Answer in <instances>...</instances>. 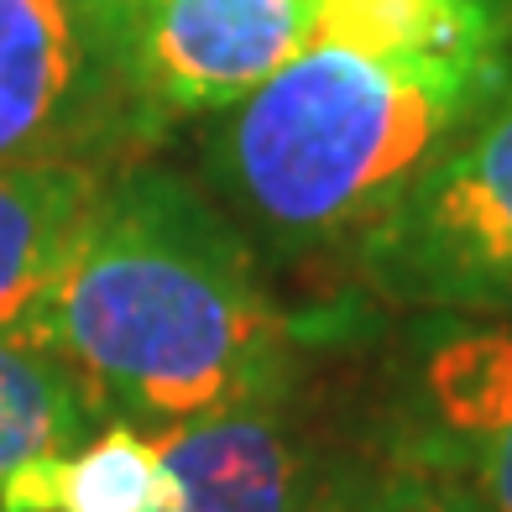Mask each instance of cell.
Returning <instances> with one entry per match:
<instances>
[{
	"label": "cell",
	"instance_id": "4fadbf2b",
	"mask_svg": "<svg viewBox=\"0 0 512 512\" xmlns=\"http://www.w3.org/2000/svg\"><path fill=\"white\" fill-rule=\"evenodd\" d=\"M340 512H439V507L418 502V497H403V492H392V486L361 476V465H356V455H351V476H345Z\"/></svg>",
	"mask_w": 512,
	"mask_h": 512
},
{
	"label": "cell",
	"instance_id": "5b68a950",
	"mask_svg": "<svg viewBox=\"0 0 512 512\" xmlns=\"http://www.w3.org/2000/svg\"><path fill=\"white\" fill-rule=\"evenodd\" d=\"M356 465L439 512H512V330L434 345Z\"/></svg>",
	"mask_w": 512,
	"mask_h": 512
},
{
	"label": "cell",
	"instance_id": "52a82bcc",
	"mask_svg": "<svg viewBox=\"0 0 512 512\" xmlns=\"http://www.w3.org/2000/svg\"><path fill=\"white\" fill-rule=\"evenodd\" d=\"M152 439L168 471L157 512H340L356 455L298 413L293 377Z\"/></svg>",
	"mask_w": 512,
	"mask_h": 512
},
{
	"label": "cell",
	"instance_id": "ba28073f",
	"mask_svg": "<svg viewBox=\"0 0 512 512\" xmlns=\"http://www.w3.org/2000/svg\"><path fill=\"white\" fill-rule=\"evenodd\" d=\"M110 173L100 162H0V330L42 335Z\"/></svg>",
	"mask_w": 512,
	"mask_h": 512
},
{
	"label": "cell",
	"instance_id": "5bb4252c",
	"mask_svg": "<svg viewBox=\"0 0 512 512\" xmlns=\"http://www.w3.org/2000/svg\"><path fill=\"white\" fill-rule=\"evenodd\" d=\"M110 6H115V0H110Z\"/></svg>",
	"mask_w": 512,
	"mask_h": 512
},
{
	"label": "cell",
	"instance_id": "277c9868",
	"mask_svg": "<svg viewBox=\"0 0 512 512\" xmlns=\"http://www.w3.org/2000/svg\"><path fill=\"white\" fill-rule=\"evenodd\" d=\"M142 142L110 0H0V162L121 168Z\"/></svg>",
	"mask_w": 512,
	"mask_h": 512
},
{
	"label": "cell",
	"instance_id": "3957f363",
	"mask_svg": "<svg viewBox=\"0 0 512 512\" xmlns=\"http://www.w3.org/2000/svg\"><path fill=\"white\" fill-rule=\"evenodd\" d=\"M356 267L408 309L512 314V84L361 230Z\"/></svg>",
	"mask_w": 512,
	"mask_h": 512
},
{
	"label": "cell",
	"instance_id": "6da1fadb",
	"mask_svg": "<svg viewBox=\"0 0 512 512\" xmlns=\"http://www.w3.org/2000/svg\"><path fill=\"white\" fill-rule=\"evenodd\" d=\"M42 340L105 413L152 434L293 377L288 319L256 246L215 194L142 157L105 178Z\"/></svg>",
	"mask_w": 512,
	"mask_h": 512
},
{
	"label": "cell",
	"instance_id": "30bf717a",
	"mask_svg": "<svg viewBox=\"0 0 512 512\" xmlns=\"http://www.w3.org/2000/svg\"><path fill=\"white\" fill-rule=\"evenodd\" d=\"M89 382L42 335L0 330V481L32 455H74L95 434Z\"/></svg>",
	"mask_w": 512,
	"mask_h": 512
},
{
	"label": "cell",
	"instance_id": "8fae6325",
	"mask_svg": "<svg viewBox=\"0 0 512 512\" xmlns=\"http://www.w3.org/2000/svg\"><path fill=\"white\" fill-rule=\"evenodd\" d=\"M168 497L152 429L126 418L95 429L63 465V512H157Z\"/></svg>",
	"mask_w": 512,
	"mask_h": 512
},
{
	"label": "cell",
	"instance_id": "7a4b0ae2",
	"mask_svg": "<svg viewBox=\"0 0 512 512\" xmlns=\"http://www.w3.org/2000/svg\"><path fill=\"white\" fill-rule=\"evenodd\" d=\"M512 58H387L309 42L209 115L204 178L256 256H309L361 230L512 84Z\"/></svg>",
	"mask_w": 512,
	"mask_h": 512
},
{
	"label": "cell",
	"instance_id": "8992f818",
	"mask_svg": "<svg viewBox=\"0 0 512 512\" xmlns=\"http://www.w3.org/2000/svg\"><path fill=\"white\" fill-rule=\"evenodd\" d=\"M319 0H115L131 100L152 136L209 121L314 42Z\"/></svg>",
	"mask_w": 512,
	"mask_h": 512
},
{
	"label": "cell",
	"instance_id": "9c48e42d",
	"mask_svg": "<svg viewBox=\"0 0 512 512\" xmlns=\"http://www.w3.org/2000/svg\"><path fill=\"white\" fill-rule=\"evenodd\" d=\"M314 42L387 58H512V0H319Z\"/></svg>",
	"mask_w": 512,
	"mask_h": 512
},
{
	"label": "cell",
	"instance_id": "7c38bea8",
	"mask_svg": "<svg viewBox=\"0 0 512 512\" xmlns=\"http://www.w3.org/2000/svg\"><path fill=\"white\" fill-rule=\"evenodd\" d=\"M63 465L68 455H32L0 481V512H63Z\"/></svg>",
	"mask_w": 512,
	"mask_h": 512
}]
</instances>
